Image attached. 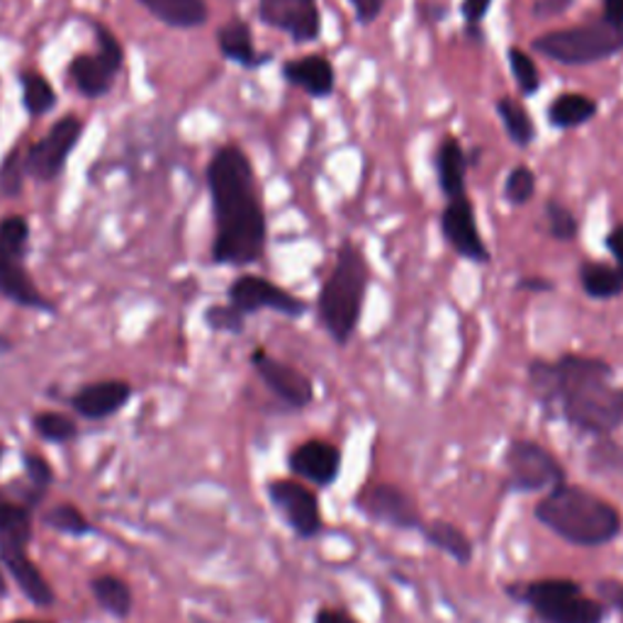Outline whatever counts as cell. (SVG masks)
Returning a JSON list of instances; mask_svg holds the SVG:
<instances>
[{
    "label": "cell",
    "mask_w": 623,
    "mask_h": 623,
    "mask_svg": "<svg viewBox=\"0 0 623 623\" xmlns=\"http://www.w3.org/2000/svg\"><path fill=\"white\" fill-rule=\"evenodd\" d=\"M612 365L590 356L529 365L531 390L541 407L596 438L612 436L623 426V387L612 385Z\"/></svg>",
    "instance_id": "6da1fadb"
},
{
    "label": "cell",
    "mask_w": 623,
    "mask_h": 623,
    "mask_svg": "<svg viewBox=\"0 0 623 623\" xmlns=\"http://www.w3.org/2000/svg\"><path fill=\"white\" fill-rule=\"evenodd\" d=\"M207 186L217 222L212 259L222 266H247L261 259L266 215L247 154L239 146H222L207 166Z\"/></svg>",
    "instance_id": "7a4b0ae2"
},
{
    "label": "cell",
    "mask_w": 623,
    "mask_h": 623,
    "mask_svg": "<svg viewBox=\"0 0 623 623\" xmlns=\"http://www.w3.org/2000/svg\"><path fill=\"white\" fill-rule=\"evenodd\" d=\"M533 515L548 531L582 548L612 543L623 527L619 509L612 502L580 485L568 482L546 492Z\"/></svg>",
    "instance_id": "3957f363"
},
{
    "label": "cell",
    "mask_w": 623,
    "mask_h": 623,
    "mask_svg": "<svg viewBox=\"0 0 623 623\" xmlns=\"http://www.w3.org/2000/svg\"><path fill=\"white\" fill-rule=\"evenodd\" d=\"M365 285H368V266H365L363 253L346 243L341 247L334 271L320 292L322 324L336 344H346L356 332Z\"/></svg>",
    "instance_id": "277c9868"
},
{
    "label": "cell",
    "mask_w": 623,
    "mask_h": 623,
    "mask_svg": "<svg viewBox=\"0 0 623 623\" xmlns=\"http://www.w3.org/2000/svg\"><path fill=\"white\" fill-rule=\"evenodd\" d=\"M509 594L546 623H604L606 616L604 604L584 594L575 580H533L521 588H509Z\"/></svg>",
    "instance_id": "5b68a950"
},
{
    "label": "cell",
    "mask_w": 623,
    "mask_h": 623,
    "mask_svg": "<svg viewBox=\"0 0 623 623\" xmlns=\"http://www.w3.org/2000/svg\"><path fill=\"white\" fill-rule=\"evenodd\" d=\"M539 54L560 61L568 66H588L619 54L623 49V34L609 28L606 22L580 24V28L548 32L533 40Z\"/></svg>",
    "instance_id": "8992f818"
},
{
    "label": "cell",
    "mask_w": 623,
    "mask_h": 623,
    "mask_svg": "<svg viewBox=\"0 0 623 623\" xmlns=\"http://www.w3.org/2000/svg\"><path fill=\"white\" fill-rule=\"evenodd\" d=\"M505 468V487L511 492H551L553 487L565 482L563 463L531 438H517L509 444Z\"/></svg>",
    "instance_id": "52a82bcc"
},
{
    "label": "cell",
    "mask_w": 623,
    "mask_h": 623,
    "mask_svg": "<svg viewBox=\"0 0 623 623\" xmlns=\"http://www.w3.org/2000/svg\"><path fill=\"white\" fill-rule=\"evenodd\" d=\"M95 40L97 54H79L69 64L73 83L89 97L107 95L122 69V61H125V49H122L117 37L105 24L95 22Z\"/></svg>",
    "instance_id": "ba28073f"
},
{
    "label": "cell",
    "mask_w": 623,
    "mask_h": 623,
    "mask_svg": "<svg viewBox=\"0 0 623 623\" xmlns=\"http://www.w3.org/2000/svg\"><path fill=\"white\" fill-rule=\"evenodd\" d=\"M81 134L83 122L79 117L66 115L54 122V127L28 149V174L44 183L59 178L64 174L71 152L76 149Z\"/></svg>",
    "instance_id": "9c48e42d"
},
{
    "label": "cell",
    "mask_w": 623,
    "mask_h": 623,
    "mask_svg": "<svg viewBox=\"0 0 623 623\" xmlns=\"http://www.w3.org/2000/svg\"><path fill=\"white\" fill-rule=\"evenodd\" d=\"M356 509L375 523L393 529H422L424 519L417 502L397 485L373 482L356 497Z\"/></svg>",
    "instance_id": "30bf717a"
},
{
    "label": "cell",
    "mask_w": 623,
    "mask_h": 623,
    "mask_svg": "<svg viewBox=\"0 0 623 623\" xmlns=\"http://www.w3.org/2000/svg\"><path fill=\"white\" fill-rule=\"evenodd\" d=\"M268 497L300 539H314L322 533L320 502L310 487L295 480H276L268 487Z\"/></svg>",
    "instance_id": "8fae6325"
},
{
    "label": "cell",
    "mask_w": 623,
    "mask_h": 623,
    "mask_svg": "<svg viewBox=\"0 0 623 623\" xmlns=\"http://www.w3.org/2000/svg\"><path fill=\"white\" fill-rule=\"evenodd\" d=\"M30 539L28 533H0V563L37 606H52L54 592L28 555Z\"/></svg>",
    "instance_id": "7c38bea8"
},
{
    "label": "cell",
    "mask_w": 623,
    "mask_h": 623,
    "mask_svg": "<svg viewBox=\"0 0 623 623\" xmlns=\"http://www.w3.org/2000/svg\"><path fill=\"white\" fill-rule=\"evenodd\" d=\"M229 304L241 314L259 312V310H276L288 316L304 314V302L295 295H290L288 290L273 285L271 280L261 276H241L235 280V285L229 288Z\"/></svg>",
    "instance_id": "4fadbf2b"
},
{
    "label": "cell",
    "mask_w": 623,
    "mask_h": 623,
    "mask_svg": "<svg viewBox=\"0 0 623 623\" xmlns=\"http://www.w3.org/2000/svg\"><path fill=\"white\" fill-rule=\"evenodd\" d=\"M24 251L28 249L12 247V243L0 237V295L15 304H22V308L52 312L54 304L34 288L28 268L22 263Z\"/></svg>",
    "instance_id": "5bb4252c"
},
{
    "label": "cell",
    "mask_w": 623,
    "mask_h": 623,
    "mask_svg": "<svg viewBox=\"0 0 623 623\" xmlns=\"http://www.w3.org/2000/svg\"><path fill=\"white\" fill-rule=\"evenodd\" d=\"M442 229L446 241L454 247L456 253L463 256V259H470L475 263L490 261V251H487L478 225H475L473 205L466 195H458V198L446 205V210L442 215Z\"/></svg>",
    "instance_id": "9a60e30c"
},
{
    "label": "cell",
    "mask_w": 623,
    "mask_h": 623,
    "mask_svg": "<svg viewBox=\"0 0 623 623\" xmlns=\"http://www.w3.org/2000/svg\"><path fill=\"white\" fill-rule=\"evenodd\" d=\"M256 371H259L261 381L271 387V393L276 397H280L285 402V405L302 409L308 407L312 397H314V387L312 381L304 373H300L298 368H292V365L271 359L263 349H259L251 356Z\"/></svg>",
    "instance_id": "2e32d148"
},
{
    "label": "cell",
    "mask_w": 623,
    "mask_h": 623,
    "mask_svg": "<svg viewBox=\"0 0 623 623\" xmlns=\"http://www.w3.org/2000/svg\"><path fill=\"white\" fill-rule=\"evenodd\" d=\"M259 12L266 24L292 34L295 42L320 37V10L314 0H261Z\"/></svg>",
    "instance_id": "e0dca14e"
},
{
    "label": "cell",
    "mask_w": 623,
    "mask_h": 623,
    "mask_svg": "<svg viewBox=\"0 0 623 623\" xmlns=\"http://www.w3.org/2000/svg\"><path fill=\"white\" fill-rule=\"evenodd\" d=\"M290 470L295 473L298 478L316 487H329L336 482L341 473V454L334 444L312 438V442H304L292 450Z\"/></svg>",
    "instance_id": "ac0fdd59"
},
{
    "label": "cell",
    "mask_w": 623,
    "mask_h": 623,
    "mask_svg": "<svg viewBox=\"0 0 623 623\" xmlns=\"http://www.w3.org/2000/svg\"><path fill=\"white\" fill-rule=\"evenodd\" d=\"M129 397L132 387L125 381H103L79 390L71 405L85 419H105L125 407Z\"/></svg>",
    "instance_id": "d6986e66"
},
{
    "label": "cell",
    "mask_w": 623,
    "mask_h": 623,
    "mask_svg": "<svg viewBox=\"0 0 623 623\" xmlns=\"http://www.w3.org/2000/svg\"><path fill=\"white\" fill-rule=\"evenodd\" d=\"M283 76L314 97H326L334 91V69L324 56H302L288 61Z\"/></svg>",
    "instance_id": "ffe728a7"
},
{
    "label": "cell",
    "mask_w": 623,
    "mask_h": 623,
    "mask_svg": "<svg viewBox=\"0 0 623 623\" xmlns=\"http://www.w3.org/2000/svg\"><path fill=\"white\" fill-rule=\"evenodd\" d=\"M139 3L168 28L193 30L207 22L205 0H139Z\"/></svg>",
    "instance_id": "44dd1931"
},
{
    "label": "cell",
    "mask_w": 623,
    "mask_h": 623,
    "mask_svg": "<svg viewBox=\"0 0 623 623\" xmlns=\"http://www.w3.org/2000/svg\"><path fill=\"white\" fill-rule=\"evenodd\" d=\"M217 44L219 52H222L229 61H235V64H241L243 69H256L259 64H263V61H268V56L256 54L249 24L241 20H231L222 24L217 32Z\"/></svg>",
    "instance_id": "7402d4cb"
},
{
    "label": "cell",
    "mask_w": 623,
    "mask_h": 623,
    "mask_svg": "<svg viewBox=\"0 0 623 623\" xmlns=\"http://www.w3.org/2000/svg\"><path fill=\"white\" fill-rule=\"evenodd\" d=\"M424 539L429 541L438 551H444L460 565H468L473 560V541L468 533L450 521H429L422 527Z\"/></svg>",
    "instance_id": "603a6c76"
},
{
    "label": "cell",
    "mask_w": 623,
    "mask_h": 623,
    "mask_svg": "<svg viewBox=\"0 0 623 623\" xmlns=\"http://www.w3.org/2000/svg\"><path fill=\"white\" fill-rule=\"evenodd\" d=\"M436 168H438V180H442V190L450 200L458 198V195H466L468 162L456 139H446L442 144V149H438L436 156Z\"/></svg>",
    "instance_id": "cb8c5ba5"
},
{
    "label": "cell",
    "mask_w": 623,
    "mask_h": 623,
    "mask_svg": "<svg viewBox=\"0 0 623 623\" xmlns=\"http://www.w3.org/2000/svg\"><path fill=\"white\" fill-rule=\"evenodd\" d=\"M594 115H596V103L592 97L580 93L560 95L551 103V107H548V120L560 129L580 127L584 122H590Z\"/></svg>",
    "instance_id": "d4e9b609"
},
{
    "label": "cell",
    "mask_w": 623,
    "mask_h": 623,
    "mask_svg": "<svg viewBox=\"0 0 623 623\" xmlns=\"http://www.w3.org/2000/svg\"><path fill=\"white\" fill-rule=\"evenodd\" d=\"M580 283L590 298L612 300L623 292V273L606 263H584L580 268Z\"/></svg>",
    "instance_id": "484cf974"
},
{
    "label": "cell",
    "mask_w": 623,
    "mask_h": 623,
    "mask_svg": "<svg viewBox=\"0 0 623 623\" xmlns=\"http://www.w3.org/2000/svg\"><path fill=\"white\" fill-rule=\"evenodd\" d=\"M91 590L95 600L101 602L103 609L115 616H127L132 612V590L127 588L125 580L115 575H103L91 582Z\"/></svg>",
    "instance_id": "4316f807"
},
{
    "label": "cell",
    "mask_w": 623,
    "mask_h": 623,
    "mask_svg": "<svg viewBox=\"0 0 623 623\" xmlns=\"http://www.w3.org/2000/svg\"><path fill=\"white\" fill-rule=\"evenodd\" d=\"M497 115L502 117L509 139L517 146H529L533 142L536 129L531 115L527 113V107L515 101V97H502V101H497Z\"/></svg>",
    "instance_id": "83f0119b"
},
{
    "label": "cell",
    "mask_w": 623,
    "mask_h": 623,
    "mask_svg": "<svg viewBox=\"0 0 623 623\" xmlns=\"http://www.w3.org/2000/svg\"><path fill=\"white\" fill-rule=\"evenodd\" d=\"M22 83V103L28 107L30 115H46L49 110L56 105V93L42 73L37 71H24L20 76Z\"/></svg>",
    "instance_id": "f1b7e54d"
},
{
    "label": "cell",
    "mask_w": 623,
    "mask_h": 623,
    "mask_svg": "<svg viewBox=\"0 0 623 623\" xmlns=\"http://www.w3.org/2000/svg\"><path fill=\"white\" fill-rule=\"evenodd\" d=\"M24 174H28V152H20L18 146L3 158V166H0V195H6V198L20 195Z\"/></svg>",
    "instance_id": "f546056e"
},
{
    "label": "cell",
    "mask_w": 623,
    "mask_h": 623,
    "mask_svg": "<svg viewBox=\"0 0 623 623\" xmlns=\"http://www.w3.org/2000/svg\"><path fill=\"white\" fill-rule=\"evenodd\" d=\"M32 426L42 438H46V442H54V444L71 442V438L76 436V432H79L76 424H73L69 417H64V414H59V412L37 414V417L32 419Z\"/></svg>",
    "instance_id": "4dcf8cb0"
},
{
    "label": "cell",
    "mask_w": 623,
    "mask_h": 623,
    "mask_svg": "<svg viewBox=\"0 0 623 623\" xmlns=\"http://www.w3.org/2000/svg\"><path fill=\"white\" fill-rule=\"evenodd\" d=\"M509 66H511V73H515V81L523 95H533L536 91H539V85H541L539 69H536V64L527 52H521V49H517V46L509 49Z\"/></svg>",
    "instance_id": "1f68e13d"
},
{
    "label": "cell",
    "mask_w": 623,
    "mask_h": 623,
    "mask_svg": "<svg viewBox=\"0 0 623 623\" xmlns=\"http://www.w3.org/2000/svg\"><path fill=\"white\" fill-rule=\"evenodd\" d=\"M44 521H46V527H52V529H56L61 533H71V536H83V533L91 531L89 519H85L73 505H59V507H54L44 517Z\"/></svg>",
    "instance_id": "d6a6232c"
},
{
    "label": "cell",
    "mask_w": 623,
    "mask_h": 623,
    "mask_svg": "<svg viewBox=\"0 0 623 623\" xmlns=\"http://www.w3.org/2000/svg\"><path fill=\"white\" fill-rule=\"evenodd\" d=\"M590 466L596 473H619V470H623V448L614 442H609V436H600V444L592 446Z\"/></svg>",
    "instance_id": "836d02e7"
},
{
    "label": "cell",
    "mask_w": 623,
    "mask_h": 623,
    "mask_svg": "<svg viewBox=\"0 0 623 623\" xmlns=\"http://www.w3.org/2000/svg\"><path fill=\"white\" fill-rule=\"evenodd\" d=\"M536 193V176L527 166H517L511 170L505 186V195L511 205H523L533 198Z\"/></svg>",
    "instance_id": "e575fe53"
},
{
    "label": "cell",
    "mask_w": 623,
    "mask_h": 623,
    "mask_svg": "<svg viewBox=\"0 0 623 623\" xmlns=\"http://www.w3.org/2000/svg\"><path fill=\"white\" fill-rule=\"evenodd\" d=\"M546 215H548V225H551V235L555 239H560V241L575 239L578 219L568 210V207H563L560 203H548Z\"/></svg>",
    "instance_id": "d590c367"
},
{
    "label": "cell",
    "mask_w": 623,
    "mask_h": 623,
    "mask_svg": "<svg viewBox=\"0 0 623 623\" xmlns=\"http://www.w3.org/2000/svg\"><path fill=\"white\" fill-rule=\"evenodd\" d=\"M205 322L210 324L215 332L239 334L243 329V314L231 308V304H227V308H219L217 304V308H210L205 312Z\"/></svg>",
    "instance_id": "8d00e7d4"
},
{
    "label": "cell",
    "mask_w": 623,
    "mask_h": 623,
    "mask_svg": "<svg viewBox=\"0 0 623 623\" xmlns=\"http://www.w3.org/2000/svg\"><path fill=\"white\" fill-rule=\"evenodd\" d=\"M24 468H28L30 480L34 482V487H46L52 482V468H49V463L40 456H24Z\"/></svg>",
    "instance_id": "74e56055"
},
{
    "label": "cell",
    "mask_w": 623,
    "mask_h": 623,
    "mask_svg": "<svg viewBox=\"0 0 623 623\" xmlns=\"http://www.w3.org/2000/svg\"><path fill=\"white\" fill-rule=\"evenodd\" d=\"M596 594H600V602L609 604L612 609L623 612V582L619 580H602L596 584Z\"/></svg>",
    "instance_id": "f35d334b"
},
{
    "label": "cell",
    "mask_w": 623,
    "mask_h": 623,
    "mask_svg": "<svg viewBox=\"0 0 623 623\" xmlns=\"http://www.w3.org/2000/svg\"><path fill=\"white\" fill-rule=\"evenodd\" d=\"M361 24H371L383 12V0H351Z\"/></svg>",
    "instance_id": "ab89813d"
},
{
    "label": "cell",
    "mask_w": 623,
    "mask_h": 623,
    "mask_svg": "<svg viewBox=\"0 0 623 623\" xmlns=\"http://www.w3.org/2000/svg\"><path fill=\"white\" fill-rule=\"evenodd\" d=\"M572 0H536L533 6V15L536 18H553L560 15V12H565L570 8Z\"/></svg>",
    "instance_id": "60d3db41"
},
{
    "label": "cell",
    "mask_w": 623,
    "mask_h": 623,
    "mask_svg": "<svg viewBox=\"0 0 623 623\" xmlns=\"http://www.w3.org/2000/svg\"><path fill=\"white\" fill-rule=\"evenodd\" d=\"M604 22L623 34V0H604Z\"/></svg>",
    "instance_id": "b9f144b4"
},
{
    "label": "cell",
    "mask_w": 623,
    "mask_h": 623,
    "mask_svg": "<svg viewBox=\"0 0 623 623\" xmlns=\"http://www.w3.org/2000/svg\"><path fill=\"white\" fill-rule=\"evenodd\" d=\"M492 0H463V15L468 22H480L485 18V12L490 10Z\"/></svg>",
    "instance_id": "7bdbcfd3"
},
{
    "label": "cell",
    "mask_w": 623,
    "mask_h": 623,
    "mask_svg": "<svg viewBox=\"0 0 623 623\" xmlns=\"http://www.w3.org/2000/svg\"><path fill=\"white\" fill-rule=\"evenodd\" d=\"M314 623H359L344 609H320L314 616Z\"/></svg>",
    "instance_id": "ee69618b"
},
{
    "label": "cell",
    "mask_w": 623,
    "mask_h": 623,
    "mask_svg": "<svg viewBox=\"0 0 623 623\" xmlns=\"http://www.w3.org/2000/svg\"><path fill=\"white\" fill-rule=\"evenodd\" d=\"M606 249L614 253V259L619 263V271L623 273V227H616L612 235L606 237Z\"/></svg>",
    "instance_id": "f6af8a7d"
},
{
    "label": "cell",
    "mask_w": 623,
    "mask_h": 623,
    "mask_svg": "<svg viewBox=\"0 0 623 623\" xmlns=\"http://www.w3.org/2000/svg\"><path fill=\"white\" fill-rule=\"evenodd\" d=\"M521 288H529V290H551V283H546V280H523Z\"/></svg>",
    "instance_id": "bcb514c9"
},
{
    "label": "cell",
    "mask_w": 623,
    "mask_h": 623,
    "mask_svg": "<svg viewBox=\"0 0 623 623\" xmlns=\"http://www.w3.org/2000/svg\"><path fill=\"white\" fill-rule=\"evenodd\" d=\"M0 594H6V578H3V570H0Z\"/></svg>",
    "instance_id": "7dc6e473"
},
{
    "label": "cell",
    "mask_w": 623,
    "mask_h": 623,
    "mask_svg": "<svg viewBox=\"0 0 623 623\" xmlns=\"http://www.w3.org/2000/svg\"><path fill=\"white\" fill-rule=\"evenodd\" d=\"M10 623H46V621H10Z\"/></svg>",
    "instance_id": "c3c4849f"
},
{
    "label": "cell",
    "mask_w": 623,
    "mask_h": 623,
    "mask_svg": "<svg viewBox=\"0 0 623 623\" xmlns=\"http://www.w3.org/2000/svg\"><path fill=\"white\" fill-rule=\"evenodd\" d=\"M0 458H3V446H0Z\"/></svg>",
    "instance_id": "681fc988"
}]
</instances>
